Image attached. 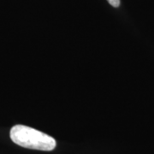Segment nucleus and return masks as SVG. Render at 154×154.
<instances>
[{
    "label": "nucleus",
    "mask_w": 154,
    "mask_h": 154,
    "mask_svg": "<svg viewBox=\"0 0 154 154\" xmlns=\"http://www.w3.org/2000/svg\"><path fill=\"white\" fill-rule=\"evenodd\" d=\"M10 136L14 143L28 149L52 151L57 145L54 138L33 128L21 124L12 127Z\"/></svg>",
    "instance_id": "obj_1"
},
{
    "label": "nucleus",
    "mask_w": 154,
    "mask_h": 154,
    "mask_svg": "<svg viewBox=\"0 0 154 154\" xmlns=\"http://www.w3.org/2000/svg\"><path fill=\"white\" fill-rule=\"evenodd\" d=\"M107 1L109 2L110 5L116 7V8L119 7V5H120V0H107Z\"/></svg>",
    "instance_id": "obj_2"
}]
</instances>
